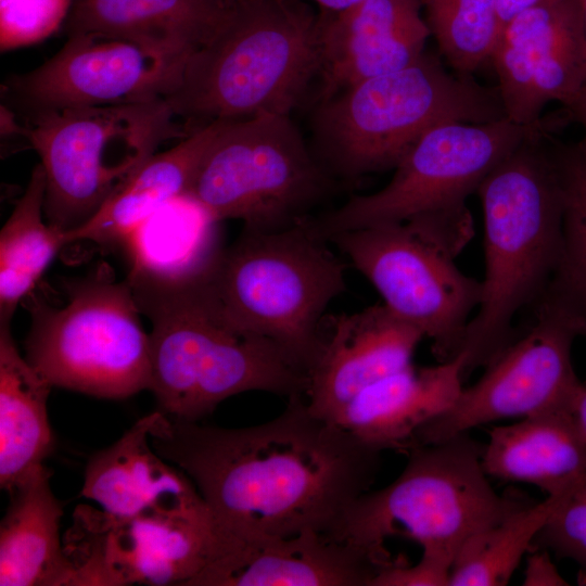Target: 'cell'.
Segmentation results:
<instances>
[{"label": "cell", "mask_w": 586, "mask_h": 586, "mask_svg": "<svg viewBox=\"0 0 586 586\" xmlns=\"http://www.w3.org/2000/svg\"><path fill=\"white\" fill-rule=\"evenodd\" d=\"M522 585L566 586L569 583L559 573L548 550L531 548L527 552Z\"/></svg>", "instance_id": "e575fe53"}, {"label": "cell", "mask_w": 586, "mask_h": 586, "mask_svg": "<svg viewBox=\"0 0 586 586\" xmlns=\"http://www.w3.org/2000/svg\"><path fill=\"white\" fill-rule=\"evenodd\" d=\"M565 107L568 109L570 116L579 123L584 129V137L577 145L586 153V82L575 99Z\"/></svg>", "instance_id": "d590c367"}, {"label": "cell", "mask_w": 586, "mask_h": 586, "mask_svg": "<svg viewBox=\"0 0 586 586\" xmlns=\"http://www.w3.org/2000/svg\"><path fill=\"white\" fill-rule=\"evenodd\" d=\"M73 0H0V48L40 42L65 23Z\"/></svg>", "instance_id": "d6a6232c"}, {"label": "cell", "mask_w": 586, "mask_h": 586, "mask_svg": "<svg viewBox=\"0 0 586 586\" xmlns=\"http://www.w3.org/2000/svg\"><path fill=\"white\" fill-rule=\"evenodd\" d=\"M423 339L384 304L333 316L307 372L308 408L331 421L360 392L410 366Z\"/></svg>", "instance_id": "e0dca14e"}, {"label": "cell", "mask_w": 586, "mask_h": 586, "mask_svg": "<svg viewBox=\"0 0 586 586\" xmlns=\"http://www.w3.org/2000/svg\"><path fill=\"white\" fill-rule=\"evenodd\" d=\"M46 174L37 164L0 231V321L11 322L17 305L67 245L66 232L44 218Z\"/></svg>", "instance_id": "83f0119b"}, {"label": "cell", "mask_w": 586, "mask_h": 586, "mask_svg": "<svg viewBox=\"0 0 586 586\" xmlns=\"http://www.w3.org/2000/svg\"><path fill=\"white\" fill-rule=\"evenodd\" d=\"M218 225L188 193L170 200L124 243L130 258L127 279L182 284L204 277L222 250Z\"/></svg>", "instance_id": "484cf974"}, {"label": "cell", "mask_w": 586, "mask_h": 586, "mask_svg": "<svg viewBox=\"0 0 586 586\" xmlns=\"http://www.w3.org/2000/svg\"><path fill=\"white\" fill-rule=\"evenodd\" d=\"M309 218L275 229H242L204 284L237 328L278 346L306 374L322 344L330 303L346 288L345 267Z\"/></svg>", "instance_id": "8992f818"}, {"label": "cell", "mask_w": 586, "mask_h": 586, "mask_svg": "<svg viewBox=\"0 0 586 586\" xmlns=\"http://www.w3.org/2000/svg\"><path fill=\"white\" fill-rule=\"evenodd\" d=\"M532 548L574 561L578 566V584L586 585V480L563 496Z\"/></svg>", "instance_id": "1f68e13d"}, {"label": "cell", "mask_w": 586, "mask_h": 586, "mask_svg": "<svg viewBox=\"0 0 586 586\" xmlns=\"http://www.w3.org/2000/svg\"><path fill=\"white\" fill-rule=\"evenodd\" d=\"M328 241L369 280L388 309L431 341L438 362L461 354L483 288L457 267L458 246L422 219L343 231Z\"/></svg>", "instance_id": "8fae6325"}, {"label": "cell", "mask_w": 586, "mask_h": 586, "mask_svg": "<svg viewBox=\"0 0 586 586\" xmlns=\"http://www.w3.org/2000/svg\"><path fill=\"white\" fill-rule=\"evenodd\" d=\"M321 17L303 0H238L165 99L193 132L215 120L290 115L320 66Z\"/></svg>", "instance_id": "277c9868"}, {"label": "cell", "mask_w": 586, "mask_h": 586, "mask_svg": "<svg viewBox=\"0 0 586 586\" xmlns=\"http://www.w3.org/2000/svg\"><path fill=\"white\" fill-rule=\"evenodd\" d=\"M426 23L447 62L470 75L491 58L500 33L498 0H422Z\"/></svg>", "instance_id": "4dcf8cb0"}, {"label": "cell", "mask_w": 586, "mask_h": 586, "mask_svg": "<svg viewBox=\"0 0 586 586\" xmlns=\"http://www.w3.org/2000/svg\"><path fill=\"white\" fill-rule=\"evenodd\" d=\"M489 60L506 117L542 123L550 102L568 106L586 82V31L577 0H542L500 30Z\"/></svg>", "instance_id": "2e32d148"}, {"label": "cell", "mask_w": 586, "mask_h": 586, "mask_svg": "<svg viewBox=\"0 0 586 586\" xmlns=\"http://www.w3.org/2000/svg\"><path fill=\"white\" fill-rule=\"evenodd\" d=\"M190 55L114 34H75L42 65L11 76L3 93L23 114L165 100Z\"/></svg>", "instance_id": "9a60e30c"}, {"label": "cell", "mask_w": 586, "mask_h": 586, "mask_svg": "<svg viewBox=\"0 0 586 586\" xmlns=\"http://www.w3.org/2000/svg\"><path fill=\"white\" fill-rule=\"evenodd\" d=\"M203 278L182 284L126 278L152 323L149 390L158 409L198 422L244 392L305 396L306 372L270 341L233 326Z\"/></svg>", "instance_id": "3957f363"}, {"label": "cell", "mask_w": 586, "mask_h": 586, "mask_svg": "<svg viewBox=\"0 0 586 586\" xmlns=\"http://www.w3.org/2000/svg\"><path fill=\"white\" fill-rule=\"evenodd\" d=\"M539 125L482 181L485 273L469 321L463 378L515 337L513 320L547 291L562 250L564 196L555 144Z\"/></svg>", "instance_id": "7a4b0ae2"}, {"label": "cell", "mask_w": 586, "mask_h": 586, "mask_svg": "<svg viewBox=\"0 0 586 586\" xmlns=\"http://www.w3.org/2000/svg\"><path fill=\"white\" fill-rule=\"evenodd\" d=\"M73 521L63 540L67 586H190L231 545L206 504L132 517L79 506Z\"/></svg>", "instance_id": "4fadbf2b"}, {"label": "cell", "mask_w": 586, "mask_h": 586, "mask_svg": "<svg viewBox=\"0 0 586 586\" xmlns=\"http://www.w3.org/2000/svg\"><path fill=\"white\" fill-rule=\"evenodd\" d=\"M506 117L498 89L453 75L424 52L411 65L317 101L311 150L335 179L394 169L419 139L447 122Z\"/></svg>", "instance_id": "5b68a950"}, {"label": "cell", "mask_w": 586, "mask_h": 586, "mask_svg": "<svg viewBox=\"0 0 586 586\" xmlns=\"http://www.w3.org/2000/svg\"><path fill=\"white\" fill-rule=\"evenodd\" d=\"M160 415L157 409L139 419L116 443L90 458L84 497L117 517L177 513L206 504L191 479L152 447L150 434Z\"/></svg>", "instance_id": "ffe728a7"}, {"label": "cell", "mask_w": 586, "mask_h": 586, "mask_svg": "<svg viewBox=\"0 0 586 586\" xmlns=\"http://www.w3.org/2000/svg\"><path fill=\"white\" fill-rule=\"evenodd\" d=\"M306 1V0H303ZM317 3L323 12L336 13L349 9L364 0H310Z\"/></svg>", "instance_id": "74e56055"}, {"label": "cell", "mask_w": 586, "mask_h": 586, "mask_svg": "<svg viewBox=\"0 0 586 586\" xmlns=\"http://www.w3.org/2000/svg\"><path fill=\"white\" fill-rule=\"evenodd\" d=\"M64 306L34 291L26 359L52 385L106 399L150 388V336L128 280L106 264L65 282Z\"/></svg>", "instance_id": "9c48e42d"}, {"label": "cell", "mask_w": 586, "mask_h": 586, "mask_svg": "<svg viewBox=\"0 0 586 586\" xmlns=\"http://www.w3.org/2000/svg\"><path fill=\"white\" fill-rule=\"evenodd\" d=\"M528 331L514 337L482 377L463 387L455 404L416 433L412 442L432 444L510 418L552 410H574L583 382L572 361L575 340L586 322L547 298L536 305Z\"/></svg>", "instance_id": "5bb4252c"}, {"label": "cell", "mask_w": 586, "mask_h": 586, "mask_svg": "<svg viewBox=\"0 0 586 586\" xmlns=\"http://www.w3.org/2000/svg\"><path fill=\"white\" fill-rule=\"evenodd\" d=\"M462 379V354L434 366L411 364L360 392L331 422L382 453H407L417 431L455 404Z\"/></svg>", "instance_id": "44dd1931"}, {"label": "cell", "mask_w": 586, "mask_h": 586, "mask_svg": "<svg viewBox=\"0 0 586 586\" xmlns=\"http://www.w3.org/2000/svg\"><path fill=\"white\" fill-rule=\"evenodd\" d=\"M542 123L521 126L505 117L440 124L404 156L384 188L353 196L309 222L328 240L343 231L464 208L466 199Z\"/></svg>", "instance_id": "7c38bea8"}, {"label": "cell", "mask_w": 586, "mask_h": 586, "mask_svg": "<svg viewBox=\"0 0 586 586\" xmlns=\"http://www.w3.org/2000/svg\"><path fill=\"white\" fill-rule=\"evenodd\" d=\"M50 479L42 466L9 493L0 525V586H66L62 506Z\"/></svg>", "instance_id": "d4e9b609"}, {"label": "cell", "mask_w": 586, "mask_h": 586, "mask_svg": "<svg viewBox=\"0 0 586 586\" xmlns=\"http://www.w3.org/2000/svg\"><path fill=\"white\" fill-rule=\"evenodd\" d=\"M421 8L422 0H364L341 12H323L317 101L415 63L431 36Z\"/></svg>", "instance_id": "ac0fdd59"}, {"label": "cell", "mask_w": 586, "mask_h": 586, "mask_svg": "<svg viewBox=\"0 0 586 586\" xmlns=\"http://www.w3.org/2000/svg\"><path fill=\"white\" fill-rule=\"evenodd\" d=\"M556 149L564 196L562 250L542 298L566 307L586 322V153L577 144Z\"/></svg>", "instance_id": "f546056e"}, {"label": "cell", "mask_w": 586, "mask_h": 586, "mask_svg": "<svg viewBox=\"0 0 586 586\" xmlns=\"http://www.w3.org/2000/svg\"><path fill=\"white\" fill-rule=\"evenodd\" d=\"M276 418L220 428L161 411L152 447L194 483L221 531L234 543L334 534L373 484L382 451L310 411L303 395Z\"/></svg>", "instance_id": "6da1fadb"}, {"label": "cell", "mask_w": 586, "mask_h": 586, "mask_svg": "<svg viewBox=\"0 0 586 586\" xmlns=\"http://www.w3.org/2000/svg\"><path fill=\"white\" fill-rule=\"evenodd\" d=\"M577 1H578L581 12H582L584 26H585V31H586V0H577Z\"/></svg>", "instance_id": "ab89813d"}, {"label": "cell", "mask_w": 586, "mask_h": 586, "mask_svg": "<svg viewBox=\"0 0 586 586\" xmlns=\"http://www.w3.org/2000/svg\"><path fill=\"white\" fill-rule=\"evenodd\" d=\"M539 1L542 0H498L500 30L517 14L535 5Z\"/></svg>", "instance_id": "8d00e7d4"}, {"label": "cell", "mask_w": 586, "mask_h": 586, "mask_svg": "<svg viewBox=\"0 0 586 586\" xmlns=\"http://www.w3.org/2000/svg\"><path fill=\"white\" fill-rule=\"evenodd\" d=\"M406 454L400 474L362 494L333 535L387 563L394 559L385 540L397 535L454 562L470 538L528 502L494 489L482 464L483 444L469 432L413 445Z\"/></svg>", "instance_id": "52a82bcc"}, {"label": "cell", "mask_w": 586, "mask_h": 586, "mask_svg": "<svg viewBox=\"0 0 586 586\" xmlns=\"http://www.w3.org/2000/svg\"><path fill=\"white\" fill-rule=\"evenodd\" d=\"M453 560L422 551L416 564L396 560L374 577L371 586H449Z\"/></svg>", "instance_id": "836d02e7"}, {"label": "cell", "mask_w": 586, "mask_h": 586, "mask_svg": "<svg viewBox=\"0 0 586 586\" xmlns=\"http://www.w3.org/2000/svg\"><path fill=\"white\" fill-rule=\"evenodd\" d=\"M482 464L488 477L564 494L586 480V433L574 410H552L488 430Z\"/></svg>", "instance_id": "7402d4cb"}, {"label": "cell", "mask_w": 586, "mask_h": 586, "mask_svg": "<svg viewBox=\"0 0 586 586\" xmlns=\"http://www.w3.org/2000/svg\"><path fill=\"white\" fill-rule=\"evenodd\" d=\"M575 415L586 433V381L583 382L582 390L575 404Z\"/></svg>", "instance_id": "f35d334b"}, {"label": "cell", "mask_w": 586, "mask_h": 586, "mask_svg": "<svg viewBox=\"0 0 586 586\" xmlns=\"http://www.w3.org/2000/svg\"><path fill=\"white\" fill-rule=\"evenodd\" d=\"M238 0H73L66 36L101 31L193 53L228 20Z\"/></svg>", "instance_id": "cb8c5ba5"}, {"label": "cell", "mask_w": 586, "mask_h": 586, "mask_svg": "<svg viewBox=\"0 0 586 586\" xmlns=\"http://www.w3.org/2000/svg\"><path fill=\"white\" fill-rule=\"evenodd\" d=\"M24 137L46 174L44 218L85 224L165 141L191 133L165 100L25 113Z\"/></svg>", "instance_id": "ba28073f"}, {"label": "cell", "mask_w": 586, "mask_h": 586, "mask_svg": "<svg viewBox=\"0 0 586 586\" xmlns=\"http://www.w3.org/2000/svg\"><path fill=\"white\" fill-rule=\"evenodd\" d=\"M224 123L215 120L202 126L169 150L149 157L93 216L66 232L67 243L90 241L101 245H124L148 217L188 192Z\"/></svg>", "instance_id": "603a6c76"}, {"label": "cell", "mask_w": 586, "mask_h": 586, "mask_svg": "<svg viewBox=\"0 0 586 586\" xmlns=\"http://www.w3.org/2000/svg\"><path fill=\"white\" fill-rule=\"evenodd\" d=\"M566 493L528 501L470 538L454 560L449 586L507 585Z\"/></svg>", "instance_id": "f1b7e54d"}, {"label": "cell", "mask_w": 586, "mask_h": 586, "mask_svg": "<svg viewBox=\"0 0 586 586\" xmlns=\"http://www.w3.org/2000/svg\"><path fill=\"white\" fill-rule=\"evenodd\" d=\"M53 386L20 354L0 321V485L11 492L53 450L47 403Z\"/></svg>", "instance_id": "4316f807"}, {"label": "cell", "mask_w": 586, "mask_h": 586, "mask_svg": "<svg viewBox=\"0 0 586 586\" xmlns=\"http://www.w3.org/2000/svg\"><path fill=\"white\" fill-rule=\"evenodd\" d=\"M394 563V562H393ZM387 563L330 533L237 543L193 586H371Z\"/></svg>", "instance_id": "d6986e66"}, {"label": "cell", "mask_w": 586, "mask_h": 586, "mask_svg": "<svg viewBox=\"0 0 586 586\" xmlns=\"http://www.w3.org/2000/svg\"><path fill=\"white\" fill-rule=\"evenodd\" d=\"M290 115L225 120L188 194L215 220L275 230L303 221L333 187Z\"/></svg>", "instance_id": "30bf717a"}]
</instances>
